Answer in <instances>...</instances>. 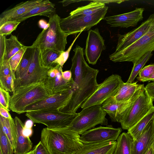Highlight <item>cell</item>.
Returning <instances> with one entry per match:
<instances>
[{"instance_id":"obj_29","label":"cell","mask_w":154,"mask_h":154,"mask_svg":"<svg viewBox=\"0 0 154 154\" xmlns=\"http://www.w3.org/2000/svg\"><path fill=\"white\" fill-rule=\"evenodd\" d=\"M61 53L51 49L40 51L39 60L40 65L43 67L48 68L55 67L57 64H55L54 62Z\"/></svg>"},{"instance_id":"obj_9","label":"cell","mask_w":154,"mask_h":154,"mask_svg":"<svg viewBox=\"0 0 154 154\" xmlns=\"http://www.w3.org/2000/svg\"><path fill=\"white\" fill-rule=\"evenodd\" d=\"M123 82L122 77L119 75H110L98 84L96 90L84 103L81 108L83 109L94 105H101L107 99L115 95Z\"/></svg>"},{"instance_id":"obj_34","label":"cell","mask_w":154,"mask_h":154,"mask_svg":"<svg viewBox=\"0 0 154 154\" xmlns=\"http://www.w3.org/2000/svg\"><path fill=\"white\" fill-rule=\"evenodd\" d=\"M15 75L13 74L0 77V87L7 91L13 93L15 91Z\"/></svg>"},{"instance_id":"obj_18","label":"cell","mask_w":154,"mask_h":154,"mask_svg":"<svg viewBox=\"0 0 154 154\" xmlns=\"http://www.w3.org/2000/svg\"><path fill=\"white\" fill-rule=\"evenodd\" d=\"M62 67L59 65L55 75L53 77L46 76L42 83L51 95L66 90L73 91L75 89L72 79L69 82H66L63 79L62 75Z\"/></svg>"},{"instance_id":"obj_1","label":"cell","mask_w":154,"mask_h":154,"mask_svg":"<svg viewBox=\"0 0 154 154\" xmlns=\"http://www.w3.org/2000/svg\"><path fill=\"white\" fill-rule=\"evenodd\" d=\"M70 70L75 87L71 97L66 105L59 109L60 112H76L96 90L98 86L97 78L99 71L90 67L84 57L83 48L77 45L73 50Z\"/></svg>"},{"instance_id":"obj_30","label":"cell","mask_w":154,"mask_h":154,"mask_svg":"<svg viewBox=\"0 0 154 154\" xmlns=\"http://www.w3.org/2000/svg\"><path fill=\"white\" fill-rule=\"evenodd\" d=\"M34 48L28 46L15 72L16 79H20L25 74L31 62Z\"/></svg>"},{"instance_id":"obj_17","label":"cell","mask_w":154,"mask_h":154,"mask_svg":"<svg viewBox=\"0 0 154 154\" xmlns=\"http://www.w3.org/2000/svg\"><path fill=\"white\" fill-rule=\"evenodd\" d=\"M144 8H136L134 10L123 14L106 17L103 20L112 27L128 28L136 26L143 18Z\"/></svg>"},{"instance_id":"obj_47","label":"cell","mask_w":154,"mask_h":154,"mask_svg":"<svg viewBox=\"0 0 154 154\" xmlns=\"http://www.w3.org/2000/svg\"><path fill=\"white\" fill-rule=\"evenodd\" d=\"M23 133L25 136L29 137L31 136L32 133V128L27 127L24 126Z\"/></svg>"},{"instance_id":"obj_31","label":"cell","mask_w":154,"mask_h":154,"mask_svg":"<svg viewBox=\"0 0 154 154\" xmlns=\"http://www.w3.org/2000/svg\"><path fill=\"white\" fill-rule=\"evenodd\" d=\"M15 35H11L5 39V60H9L14 55L24 47Z\"/></svg>"},{"instance_id":"obj_32","label":"cell","mask_w":154,"mask_h":154,"mask_svg":"<svg viewBox=\"0 0 154 154\" xmlns=\"http://www.w3.org/2000/svg\"><path fill=\"white\" fill-rule=\"evenodd\" d=\"M152 55V51H149L133 64L131 73L126 82L131 83L134 82L136 76Z\"/></svg>"},{"instance_id":"obj_35","label":"cell","mask_w":154,"mask_h":154,"mask_svg":"<svg viewBox=\"0 0 154 154\" xmlns=\"http://www.w3.org/2000/svg\"><path fill=\"white\" fill-rule=\"evenodd\" d=\"M28 46H24L8 60L11 68L15 73L17 67L20 63Z\"/></svg>"},{"instance_id":"obj_26","label":"cell","mask_w":154,"mask_h":154,"mask_svg":"<svg viewBox=\"0 0 154 154\" xmlns=\"http://www.w3.org/2000/svg\"><path fill=\"white\" fill-rule=\"evenodd\" d=\"M0 129L7 137L14 150L16 140V125L14 119H7L0 116Z\"/></svg>"},{"instance_id":"obj_42","label":"cell","mask_w":154,"mask_h":154,"mask_svg":"<svg viewBox=\"0 0 154 154\" xmlns=\"http://www.w3.org/2000/svg\"><path fill=\"white\" fill-rule=\"evenodd\" d=\"M34 147L35 148V154H49L41 141Z\"/></svg>"},{"instance_id":"obj_11","label":"cell","mask_w":154,"mask_h":154,"mask_svg":"<svg viewBox=\"0 0 154 154\" xmlns=\"http://www.w3.org/2000/svg\"><path fill=\"white\" fill-rule=\"evenodd\" d=\"M145 87L143 84L128 101H117L113 96L112 97L104 101L101 105V107L112 122L120 123L129 113L133 105L142 93Z\"/></svg>"},{"instance_id":"obj_46","label":"cell","mask_w":154,"mask_h":154,"mask_svg":"<svg viewBox=\"0 0 154 154\" xmlns=\"http://www.w3.org/2000/svg\"><path fill=\"white\" fill-rule=\"evenodd\" d=\"M38 25L39 26L43 29H45L48 27L49 26V24L47 23L46 21L43 19H41L38 22Z\"/></svg>"},{"instance_id":"obj_43","label":"cell","mask_w":154,"mask_h":154,"mask_svg":"<svg viewBox=\"0 0 154 154\" xmlns=\"http://www.w3.org/2000/svg\"><path fill=\"white\" fill-rule=\"evenodd\" d=\"M145 88L149 95L154 99V82L148 84Z\"/></svg>"},{"instance_id":"obj_48","label":"cell","mask_w":154,"mask_h":154,"mask_svg":"<svg viewBox=\"0 0 154 154\" xmlns=\"http://www.w3.org/2000/svg\"><path fill=\"white\" fill-rule=\"evenodd\" d=\"M153 145L149 148L145 154H153Z\"/></svg>"},{"instance_id":"obj_27","label":"cell","mask_w":154,"mask_h":154,"mask_svg":"<svg viewBox=\"0 0 154 154\" xmlns=\"http://www.w3.org/2000/svg\"><path fill=\"white\" fill-rule=\"evenodd\" d=\"M105 6V4L98 2L96 0L91 1L88 5L79 7L71 11L69 13V15L78 16L91 15L96 13Z\"/></svg>"},{"instance_id":"obj_49","label":"cell","mask_w":154,"mask_h":154,"mask_svg":"<svg viewBox=\"0 0 154 154\" xmlns=\"http://www.w3.org/2000/svg\"><path fill=\"white\" fill-rule=\"evenodd\" d=\"M35 148L34 147L32 150H31L26 154H35Z\"/></svg>"},{"instance_id":"obj_50","label":"cell","mask_w":154,"mask_h":154,"mask_svg":"<svg viewBox=\"0 0 154 154\" xmlns=\"http://www.w3.org/2000/svg\"><path fill=\"white\" fill-rule=\"evenodd\" d=\"M149 81H154V72L152 76L149 79Z\"/></svg>"},{"instance_id":"obj_24","label":"cell","mask_w":154,"mask_h":154,"mask_svg":"<svg viewBox=\"0 0 154 154\" xmlns=\"http://www.w3.org/2000/svg\"><path fill=\"white\" fill-rule=\"evenodd\" d=\"M142 85L137 84V82L131 83L123 82L120 86L113 97L117 101H128Z\"/></svg>"},{"instance_id":"obj_39","label":"cell","mask_w":154,"mask_h":154,"mask_svg":"<svg viewBox=\"0 0 154 154\" xmlns=\"http://www.w3.org/2000/svg\"><path fill=\"white\" fill-rule=\"evenodd\" d=\"M11 96L9 92L0 87V106L8 111H10V106Z\"/></svg>"},{"instance_id":"obj_15","label":"cell","mask_w":154,"mask_h":154,"mask_svg":"<svg viewBox=\"0 0 154 154\" xmlns=\"http://www.w3.org/2000/svg\"><path fill=\"white\" fill-rule=\"evenodd\" d=\"M105 41L99 29L96 28L88 32L84 54L88 63L94 65L97 63L101 53L105 50Z\"/></svg>"},{"instance_id":"obj_12","label":"cell","mask_w":154,"mask_h":154,"mask_svg":"<svg viewBox=\"0 0 154 154\" xmlns=\"http://www.w3.org/2000/svg\"><path fill=\"white\" fill-rule=\"evenodd\" d=\"M34 48L32 59L28 69L22 78L15 81V91L28 86L42 83L51 69L41 66L39 60V50Z\"/></svg>"},{"instance_id":"obj_37","label":"cell","mask_w":154,"mask_h":154,"mask_svg":"<svg viewBox=\"0 0 154 154\" xmlns=\"http://www.w3.org/2000/svg\"><path fill=\"white\" fill-rule=\"evenodd\" d=\"M21 22L16 21L7 22L0 26V35H9L16 30Z\"/></svg>"},{"instance_id":"obj_13","label":"cell","mask_w":154,"mask_h":154,"mask_svg":"<svg viewBox=\"0 0 154 154\" xmlns=\"http://www.w3.org/2000/svg\"><path fill=\"white\" fill-rule=\"evenodd\" d=\"M72 93V90H69L51 95L26 107L22 113L32 111L58 110L68 103Z\"/></svg>"},{"instance_id":"obj_44","label":"cell","mask_w":154,"mask_h":154,"mask_svg":"<svg viewBox=\"0 0 154 154\" xmlns=\"http://www.w3.org/2000/svg\"><path fill=\"white\" fill-rule=\"evenodd\" d=\"M62 75L63 79L67 82H69L72 79V73L70 70L63 71Z\"/></svg>"},{"instance_id":"obj_16","label":"cell","mask_w":154,"mask_h":154,"mask_svg":"<svg viewBox=\"0 0 154 154\" xmlns=\"http://www.w3.org/2000/svg\"><path fill=\"white\" fill-rule=\"evenodd\" d=\"M154 19L153 14L134 29L124 34H118L117 44L114 52L124 49L138 40L147 31Z\"/></svg>"},{"instance_id":"obj_8","label":"cell","mask_w":154,"mask_h":154,"mask_svg":"<svg viewBox=\"0 0 154 154\" xmlns=\"http://www.w3.org/2000/svg\"><path fill=\"white\" fill-rule=\"evenodd\" d=\"M78 113H64L57 110L27 112L26 116L33 123L45 125L51 129L68 127Z\"/></svg>"},{"instance_id":"obj_14","label":"cell","mask_w":154,"mask_h":154,"mask_svg":"<svg viewBox=\"0 0 154 154\" xmlns=\"http://www.w3.org/2000/svg\"><path fill=\"white\" fill-rule=\"evenodd\" d=\"M122 131L121 128H115L112 125L100 126L87 130L81 135L83 144L115 141Z\"/></svg>"},{"instance_id":"obj_22","label":"cell","mask_w":154,"mask_h":154,"mask_svg":"<svg viewBox=\"0 0 154 154\" xmlns=\"http://www.w3.org/2000/svg\"><path fill=\"white\" fill-rule=\"evenodd\" d=\"M116 141L84 144L73 154H113L117 145Z\"/></svg>"},{"instance_id":"obj_19","label":"cell","mask_w":154,"mask_h":154,"mask_svg":"<svg viewBox=\"0 0 154 154\" xmlns=\"http://www.w3.org/2000/svg\"><path fill=\"white\" fill-rule=\"evenodd\" d=\"M154 143V118L134 140L131 154H145Z\"/></svg>"},{"instance_id":"obj_36","label":"cell","mask_w":154,"mask_h":154,"mask_svg":"<svg viewBox=\"0 0 154 154\" xmlns=\"http://www.w3.org/2000/svg\"><path fill=\"white\" fill-rule=\"evenodd\" d=\"M154 72V64L145 66L141 70L137 77L142 82L149 81Z\"/></svg>"},{"instance_id":"obj_3","label":"cell","mask_w":154,"mask_h":154,"mask_svg":"<svg viewBox=\"0 0 154 154\" xmlns=\"http://www.w3.org/2000/svg\"><path fill=\"white\" fill-rule=\"evenodd\" d=\"M49 18V26L43 29L30 46L40 51L51 49L62 53L65 51L69 35L61 29L60 25L61 18L58 14L54 13Z\"/></svg>"},{"instance_id":"obj_10","label":"cell","mask_w":154,"mask_h":154,"mask_svg":"<svg viewBox=\"0 0 154 154\" xmlns=\"http://www.w3.org/2000/svg\"><path fill=\"white\" fill-rule=\"evenodd\" d=\"M154 99L148 94L145 88L141 94L132 106L129 112L120 122L122 128L128 130L154 109Z\"/></svg>"},{"instance_id":"obj_6","label":"cell","mask_w":154,"mask_h":154,"mask_svg":"<svg viewBox=\"0 0 154 154\" xmlns=\"http://www.w3.org/2000/svg\"><path fill=\"white\" fill-rule=\"evenodd\" d=\"M78 113L67 127L79 135L98 125H107L108 124L106 113L100 105L83 109Z\"/></svg>"},{"instance_id":"obj_33","label":"cell","mask_w":154,"mask_h":154,"mask_svg":"<svg viewBox=\"0 0 154 154\" xmlns=\"http://www.w3.org/2000/svg\"><path fill=\"white\" fill-rule=\"evenodd\" d=\"M14 149L6 135L0 129V154H13Z\"/></svg>"},{"instance_id":"obj_7","label":"cell","mask_w":154,"mask_h":154,"mask_svg":"<svg viewBox=\"0 0 154 154\" xmlns=\"http://www.w3.org/2000/svg\"><path fill=\"white\" fill-rule=\"evenodd\" d=\"M108 7L106 6L96 13L90 15L69 16L61 18L60 25L62 30L68 35H76L82 31L89 30L103 20Z\"/></svg>"},{"instance_id":"obj_28","label":"cell","mask_w":154,"mask_h":154,"mask_svg":"<svg viewBox=\"0 0 154 154\" xmlns=\"http://www.w3.org/2000/svg\"><path fill=\"white\" fill-rule=\"evenodd\" d=\"M154 118V109H151L136 124L128 130L127 132L133 137L134 140H136L149 122Z\"/></svg>"},{"instance_id":"obj_38","label":"cell","mask_w":154,"mask_h":154,"mask_svg":"<svg viewBox=\"0 0 154 154\" xmlns=\"http://www.w3.org/2000/svg\"><path fill=\"white\" fill-rule=\"evenodd\" d=\"M83 31L80 32L73 41L67 50L62 53L59 57L54 62L56 65L58 64L63 66L69 58V53L71 49L78 38Z\"/></svg>"},{"instance_id":"obj_23","label":"cell","mask_w":154,"mask_h":154,"mask_svg":"<svg viewBox=\"0 0 154 154\" xmlns=\"http://www.w3.org/2000/svg\"><path fill=\"white\" fill-rule=\"evenodd\" d=\"M55 5L49 0H43L42 3L29 11L12 21L22 22L33 16L42 15L49 17L52 14L56 13Z\"/></svg>"},{"instance_id":"obj_2","label":"cell","mask_w":154,"mask_h":154,"mask_svg":"<svg viewBox=\"0 0 154 154\" xmlns=\"http://www.w3.org/2000/svg\"><path fill=\"white\" fill-rule=\"evenodd\" d=\"M80 137L67 127L45 128L42 130L41 141L49 154H73L83 146Z\"/></svg>"},{"instance_id":"obj_20","label":"cell","mask_w":154,"mask_h":154,"mask_svg":"<svg viewBox=\"0 0 154 154\" xmlns=\"http://www.w3.org/2000/svg\"><path fill=\"white\" fill-rule=\"evenodd\" d=\"M43 0H32L23 2L10 9L2 13L0 15V26L5 23L12 21L40 4Z\"/></svg>"},{"instance_id":"obj_45","label":"cell","mask_w":154,"mask_h":154,"mask_svg":"<svg viewBox=\"0 0 154 154\" xmlns=\"http://www.w3.org/2000/svg\"><path fill=\"white\" fill-rule=\"evenodd\" d=\"M0 116L7 119H11L12 118L8 110L5 108L0 106Z\"/></svg>"},{"instance_id":"obj_40","label":"cell","mask_w":154,"mask_h":154,"mask_svg":"<svg viewBox=\"0 0 154 154\" xmlns=\"http://www.w3.org/2000/svg\"><path fill=\"white\" fill-rule=\"evenodd\" d=\"M11 74L15 75V73L12 70L8 60H5L0 65V77L7 76Z\"/></svg>"},{"instance_id":"obj_4","label":"cell","mask_w":154,"mask_h":154,"mask_svg":"<svg viewBox=\"0 0 154 154\" xmlns=\"http://www.w3.org/2000/svg\"><path fill=\"white\" fill-rule=\"evenodd\" d=\"M154 51V19L146 32L124 49L109 56L114 62H129L133 64L149 51Z\"/></svg>"},{"instance_id":"obj_25","label":"cell","mask_w":154,"mask_h":154,"mask_svg":"<svg viewBox=\"0 0 154 154\" xmlns=\"http://www.w3.org/2000/svg\"><path fill=\"white\" fill-rule=\"evenodd\" d=\"M117 140L116 146L113 154H131L134 139L129 134L122 133Z\"/></svg>"},{"instance_id":"obj_51","label":"cell","mask_w":154,"mask_h":154,"mask_svg":"<svg viewBox=\"0 0 154 154\" xmlns=\"http://www.w3.org/2000/svg\"><path fill=\"white\" fill-rule=\"evenodd\" d=\"M153 154H154V146H153Z\"/></svg>"},{"instance_id":"obj_5","label":"cell","mask_w":154,"mask_h":154,"mask_svg":"<svg viewBox=\"0 0 154 154\" xmlns=\"http://www.w3.org/2000/svg\"><path fill=\"white\" fill-rule=\"evenodd\" d=\"M51 95L42 83H36L19 88L11 96L10 110L20 114L26 107Z\"/></svg>"},{"instance_id":"obj_21","label":"cell","mask_w":154,"mask_h":154,"mask_svg":"<svg viewBox=\"0 0 154 154\" xmlns=\"http://www.w3.org/2000/svg\"><path fill=\"white\" fill-rule=\"evenodd\" d=\"M14 120L16 125V140L14 153L26 154L32 150V142L29 137L23 134V131L24 125L20 119L16 116Z\"/></svg>"},{"instance_id":"obj_41","label":"cell","mask_w":154,"mask_h":154,"mask_svg":"<svg viewBox=\"0 0 154 154\" xmlns=\"http://www.w3.org/2000/svg\"><path fill=\"white\" fill-rule=\"evenodd\" d=\"M6 38L5 35H0V65L3 62L5 56Z\"/></svg>"}]
</instances>
